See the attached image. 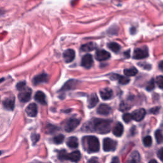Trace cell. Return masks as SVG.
Here are the masks:
<instances>
[{
  "instance_id": "obj_1",
  "label": "cell",
  "mask_w": 163,
  "mask_h": 163,
  "mask_svg": "<svg viewBox=\"0 0 163 163\" xmlns=\"http://www.w3.org/2000/svg\"><path fill=\"white\" fill-rule=\"evenodd\" d=\"M112 121L106 119H95L92 122V127L94 131L99 134H107L111 130Z\"/></svg>"
},
{
  "instance_id": "obj_2",
  "label": "cell",
  "mask_w": 163,
  "mask_h": 163,
  "mask_svg": "<svg viewBox=\"0 0 163 163\" xmlns=\"http://www.w3.org/2000/svg\"><path fill=\"white\" fill-rule=\"evenodd\" d=\"M87 150L89 152H97L100 150V142L98 139L94 136H86L83 138Z\"/></svg>"
},
{
  "instance_id": "obj_3",
  "label": "cell",
  "mask_w": 163,
  "mask_h": 163,
  "mask_svg": "<svg viewBox=\"0 0 163 163\" xmlns=\"http://www.w3.org/2000/svg\"><path fill=\"white\" fill-rule=\"evenodd\" d=\"M58 158L61 161L69 160L73 162H78L81 159V154L79 151H74L70 154H68L65 150H62L59 153Z\"/></svg>"
},
{
  "instance_id": "obj_4",
  "label": "cell",
  "mask_w": 163,
  "mask_h": 163,
  "mask_svg": "<svg viewBox=\"0 0 163 163\" xmlns=\"http://www.w3.org/2000/svg\"><path fill=\"white\" fill-rule=\"evenodd\" d=\"M149 56L148 49L146 46L143 47L137 48L134 50L133 58L135 59H142L144 58H146Z\"/></svg>"
},
{
  "instance_id": "obj_5",
  "label": "cell",
  "mask_w": 163,
  "mask_h": 163,
  "mask_svg": "<svg viewBox=\"0 0 163 163\" xmlns=\"http://www.w3.org/2000/svg\"><path fill=\"white\" fill-rule=\"evenodd\" d=\"M103 150L105 152L114 151L117 148V143L116 141L110 138H104L103 140Z\"/></svg>"
},
{
  "instance_id": "obj_6",
  "label": "cell",
  "mask_w": 163,
  "mask_h": 163,
  "mask_svg": "<svg viewBox=\"0 0 163 163\" xmlns=\"http://www.w3.org/2000/svg\"><path fill=\"white\" fill-rule=\"evenodd\" d=\"M80 120L77 119H69L65 126V129L66 132H72L75 130L80 124Z\"/></svg>"
},
{
  "instance_id": "obj_7",
  "label": "cell",
  "mask_w": 163,
  "mask_h": 163,
  "mask_svg": "<svg viewBox=\"0 0 163 163\" xmlns=\"http://www.w3.org/2000/svg\"><path fill=\"white\" fill-rule=\"evenodd\" d=\"M31 97V90L30 88L24 89L19 94V100L21 102L26 103L30 101Z\"/></svg>"
},
{
  "instance_id": "obj_8",
  "label": "cell",
  "mask_w": 163,
  "mask_h": 163,
  "mask_svg": "<svg viewBox=\"0 0 163 163\" xmlns=\"http://www.w3.org/2000/svg\"><path fill=\"white\" fill-rule=\"evenodd\" d=\"M145 115H146V111H145V110L143 108L136 110L135 111L131 113L133 119L136 122L142 120L144 119Z\"/></svg>"
},
{
  "instance_id": "obj_9",
  "label": "cell",
  "mask_w": 163,
  "mask_h": 163,
  "mask_svg": "<svg viewBox=\"0 0 163 163\" xmlns=\"http://www.w3.org/2000/svg\"><path fill=\"white\" fill-rule=\"evenodd\" d=\"M49 80V77L47 74L46 73H41L40 75H37L34 77L33 80V84L37 85H38L40 84H42V83H46L48 82Z\"/></svg>"
},
{
  "instance_id": "obj_10",
  "label": "cell",
  "mask_w": 163,
  "mask_h": 163,
  "mask_svg": "<svg viewBox=\"0 0 163 163\" xmlns=\"http://www.w3.org/2000/svg\"><path fill=\"white\" fill-rule=\"evenodd\" d=\"M81 65L83 67L87 69H89L92 67L93 65L92 56L91 54L85 55L82 59Z\"/></svg>"
},
{
  "instance_id": "obj_11",
  "label": "cell",
  "mask_w": 163,
  "mask_h": 163,
  "mask_svg": "<svg viewBox=\"0 0 163 163\" xmlns=\"http://www.w3.org/2000/svg\"><path fill=\"white\" fill-rule=\"evenodd\" d=\"M110 57V54L105 50H98L96 52V59L97 61H103L108 59Z\"/></svg>"
},
{
  "instance_id": "obj_12",
  "label": "cell",
  "mask_w": 163,
  "mask_h": 163,
  "mask_svg": "<svg viewBox=\"0 0 163 163\" xmlns=\"http://www.w3.org/2000/svg\"><path fill=\"white\" fill-rule=\"evenodd\" d=\"M75 57V52L72 49H68L64 52L63 53V59L66 62H72Z\"/></svg>"
},
{
  "instance_id": "obj_13",
  "label": "cell",
  "mask_w": 163,
  "mask_h": 163,
  "mask_svg": "<svg viewBox=\"0 0 163 163\" xmlns=\"http://www.w3.org/2000/svg\"><path fill=\"white\" fill-rule=\"evenodd\" d=\"M26 112L28 116L31 117H36L38 113V108L35 103H31L29 104V106L26 108Z\"/></svg>"
},
{
  "instance_id": "obj_14",
  "label": "cell",
  "mask_w": 163,
  "mask_h": 163,
  "mask_svg": "<svg viewBox=\"0 0 163 163\" xmlns=\"http://www.w3.org/2000/svg\"><path fill=\"white\" fill-rule=\"evenodd\" d=\"M140 160L141 158L139 153L138 151H134L128 158L126 163H139Z\"/></svg>"
},
{
  "instance_id": "obj_15",
  "label": "cell",
  "mask_w": 163,
  "mask_h": 163,
  "mask_svg": "<svg viewBox=\"0 0 163 163\" xmlns=\"http://www.w3.org/2000/svg\"><path fill=\"white\" fill-rule=\"evenodd\" d=\"M112 109L108 105L106 104H101L97 108V112L98 114L102 115H107L111 113Z\"/></svg>"
},
{
  "instance_id": "obj_16",
  "label": "cell",
  "mask_w": 163,
  "mask_h": 163,
  "mask_svg": "<svg viewBox=\"0 0 163 163\" xmlns=\"http://www.w3.org/2000/svg\"><path fill=\"white\" fill-rule=\"evenodd\" d=\"M3 107L8 110H13L15 107V100L14 98L9 97L5 99L3 102Z\"/></svg>"
},
{
  "instance_id": "obj_17",
  "label": "cell",
  "mask_w": 163,
  "mask_h": 163,
  "mask_svg": "<svg viewBox=\"0 0 163 163\" xmlns=\"http://www.w3.org/2000/svg\"><path fill=\"white\" fill-rule=\"evenodd\" d=\"M100 96L104 100H108L111 99L113 96V91L109 89V88H105L103 89L100 91Z\"/></svg>"
},
{
  "instance_id": "obj_18",
  "label": "cell",
  "mask_w": 163,
  "mask_h": 163,
  "mask_svg": "<svg viewBox=\"0 0 163 163\" xmlns=\"http://www.w3.org/2000/svg\"><path fill=\"white\" fill-rule=\"evenodd\" d=\"M112 80H117L119 83L121 85H126L129 82V78H127L126 77L121 76V75H119L117 74H113L112 75L111 77Z\"/></svg>"
},
{
  "instance_id": "obj_19",
  "label": "cell",
  "mask_w": 163,
  "mask_h": 163,
  "mask_svg": "<svg viewBox=\"0 0 163 163\" xmlns=\"http://www.w3.org/2000/svg\"><path fill=\"white\" fill-rule=\"evenodd\" d=\"M123 133H124V127L122 125L120 122H118V123L113 127V134L116 136L120 137L122 135Z\"/></svg>"
},
{
  "instance_id": "obj_20",
  "label": "cell",
  "mask_w": 163,
  "mask_h": 163,
  "mask_svg": "<svg viewBox=\"0 0 163 163\" xmlns=\"http://www.w3.org/2000/svg\"><path fill=\"white\" fill-rule=\"evenodd\" d=\"M34 99H35V100L37 102H38L40 104H44V105L46 104L45 94L42 91H38L36 93L35 96H34Z\"/></svg>"
},
{
  "instance_id": "obj_21",
  "label": "cell",
  "mask_w": 163,
  "mask_h": 163,
  "mask_svg": "<svg viewBox=\"0 0 163 163\" xmlns=\"http://www.w3.org/2000/svg\"><path fill=\"white\" fill-rule=\"evenodd\" d=\"M77 82L78 81L75 80H70L68 81L65 84V85L62 87L61 91L72 90V89H74L75 87H76V85H77Z\"/></svg>"
},
{
  "instance_id": "obj_22",
  "label": "cell",
  "mask_w": 163,
  "mask_h": 163,
  "mask_svg": "<svg viewBox=\"0 0 163 163\" xmlns=\"http://www.w3.org/2000/svg\"><path fill=\"white\" fill-rule=\"evenodd\" d=\"M68 146L71 149H75L78 147V141L76 137H70L68 139L66 142Z\"/></svg>"
},
{
  "instance_id": "obj_23",
  "label": "cell",
  "mask_w": 163,
  "mask_h": 163,
  "mask_svg": "<svg viewBox=\"0 0 163 163\" xmlns=\"http://www.w3.org/2000/svg\"><path fill=\"white\" fill-rule=\"evenodd\" d=\"M98 103V97L96 94H92L90 96L88 100V107L92 108L94 107Z\"/></svg>"
},
{
  "instance_id": "obj_24",
  "label": "cell",
  "mask_w": 163,
  "mask_h": 163,
  "mask_svg": "<svg viewBox=\"0 0 163 163\" xmlns=\"http://www.w3.org/2000/svg\"><path fill=\"white\" fill-rule=\"evenodd\" d=\"M96 47V45L94 43L90 42L83 45L81 47V50L83 52H90L94 50Z\"/></svg>"
},
{
  "instance_id": "obj_25",
  "label": "cell",
  "mask_w": 163,
  "mask_h": 163,
  "mask_svg": "<svg viewBox=\"0 0 163 163\" xmlns=\"http://www.w3.org/2000/svg\"><path fill=\"white\" fill-rule=\"evenodd\" d=\"M108 47L115 53H117L120 50V46L115 42H111L108 43Z\"/></svg>"
},
{
  "instance_id": "obj_26",
  "label": "cell",
  "mask_w": 163,
  "mask_h": 163,
  "mask_svg": "<svg viewBox=\"0 0 163 163\" xmlns=\"http://www.w3.org/2000/svg\"><path fill=\"white\" fill-rule=\"evenodd\" d=\"M124 74L127 77L135 76L138 73V70L135 68H131L129 69H126L124 70Z\"/></svg>"
},
{
  "instance_id": "obj_27",
  "label": "cell",
  "mask_w": 163,
  "mask_h": 163,
  "mask_svg": "<svg viewBox=\"0 0 163 163\" xmlns=\"http://www.w3.org/2000/svg\"><path fill=\"white\" fill-rule=\"evenodd\" d=\"M155 137L156 141L158 143L163 142V135L160 130H157L155 133Z\"/></svg>"
},
{
  "instance_id": "obj_28",
  "label": "cell",
  "mask_w": 163,
  "mask_h": 163,
  "mask_svg": "<svg viewBox=\"0 0 163 163\" xmlns=\"http://www.w3.org/2000/svg\"><path fill=\"white\" fill-rule=\"evenodd\" d=\"M64 139H65V136L61 134V135L54 136L53 138V141H54V143L56 144H61L63 142Z\"/></svg>"
},
{
  "instance_id": "obj_29",
  "label": "cell",
  "mask_w": 163,
  "mask_h": 163,
  "mask_svg": "<svg viewBox=\"0 0 163 163\" xmlns=\"http://www.w3.org/2000/svg\"><path fill=\"white\" fill-rule=\"evenodd\" d=\"M152 143V139L150 136H146L143 138V144L145 147H150L151 146Z\"/></svg>"
},
{
  "instance_id": "obj_30",
  "label": "cell",
  "mask_w": 163,
  "mask_h": 163,
  "mask_svg": "<svg viewBox=\"0 0 163 163\" xmlns=\"http://www.w3.org/2000/svg\"><path fill=\"white\" fill-rule=\"evenodd\" d=\"M154 88H155V81L154 79H152L148 83V85L146 87V89L148 91H152Z\"/></svg>"
},
{
  "instance_id": "obj_31",
  "label": "cell",
  "mask_w": 163,
  "mask_h": 163,
  "mask_svg": "<svg viewBox=\"0 0 163 163\" xmlns=\"http://www.w3.org/2000/svg\"><path fill=\"white\" fill-rule=\"evenodd\" d=\"M130 108H131V107L129 106V104L124 103V102H122L120 105V110L122 112L126 111V110H128Z\"/></svg>"
},
{
  "instance_id": "obj_32",
  "label": "cell",
  "mask_w": 163,
  "mask_h": 163,
  "mask_svg": "<svg viewBox=\"0 0 163 163\" xmlns=\"http://www.w3.org/2000/svg\"><path fill=\"white\" fill-rule=\"evenodd\" d=\"M156 84L161 89H163V76H159L156 78Z\"/></svg>"
},
{
  "instance_id": "obj_33",
  "label": "cell",
  "mask_w": 163,
  "mask_h": 163,
  "mask_svg": "<svg viewBox=\"0 0 163 163\" xmlns=\"http://www.w3.org/2000/svg\"><path fill=\"white\" fill-rule=\"evenodd\" d=\"M122 118H123V120L126 123H129V122L131 121V120H133L132 115L130 113H125Z\"/></svg>"
},
{
  "instance_id": "obj_34",
  "label": "cell",
  "mask_w": 163,
  "mask_h": 163,
  "mask_svg": "<svg viewBox=\"0 0 163 163\" xmlns=\"http://www.w3.org/2000/svg\"><path fill=\"white\" fill-rule=\"evenodd\" d=\"M25 88H26V82H21L17 84V89L19 91H22Z\"/></svg>"
},
{
  "instance_id": "obj_35",
  "label": "cell",
  "mask_w": 163,
  "mask_h": 163,
  "mask_svg": "<svg viewBox=\"0 0 163 163\" xmlns=\"http://www.w3.org/2000/svg\"><path fill=\"white\" fill-rule=\"evenodd\" d=\"M40 139V135H38V134H33L32 136H31V139H32V142H33V143L34 145L36 144L37 142H38Z\"/></svg>"
},
{
  "instance_id": "obj_36",
  "label": "cell",
  "mask_w": 163,
  "mask_h": 163,
  "mask_svg": "<svg viewBox=\"0 0 163 163\" xmlns=\"http://www.w3.org/2000/svg\"><path fill=\"white\" fill-rule=\"evenodd\" d=\"M138 65L139 66L145 69H150L151 68V65H149V64H147V63H145V62L139 63Z\"/></svg>"
},
{
  "instance_id": "obj_37",
  "label": "cell",
  "mask_w": 163,
  "mask_h": 163,
  "mask_svg": "<svg viewBox=\"0 0 163 163\" xmlns=\"http://www.w3.org/2000/svg\"><path fill=\"white\" fill-rule=\"evenodd\" d=\"M158 156L159 158L161 159V161L163 162V148L161 149L158 152Z\"/></svg>"
},
{
  "instance_id": "obj_38",
  "label": "cell",
  "mask_w": 163,
  "mask_h": 163,
  "mask_svg": "<svg viewBox=\"0 0 163 163\" xmlns=\"http://www.w3.org/2000/svg\"><path fill=\"white\" fill-rule=\"evenodd\" d=\"M159 108H158V107H155V108H154L150 109V113H152L156 114V113H158L159 112Z\"/></svg>"
},
{
  "instance_id": "obj_39",
  "label": "cell",
  "mask_w": 163,
  "mask_h": 163,
  "mask_svg": "<svg viewBox=\"0 0 163 163\" xmlns=\"http://www.w3.org/2000/svg\"><path fill=\"white\" fill-rule=\"evenodd\" d=\"M111 163H120L119 159V158H117V157H115V158H113L112 159V160Z\"/></svg>"
},
{
  "instance_id": "obj_40",
  "label": "cell",
  "mask_w": 163,
  "mask_h": 163,
  "mask_svg": "<svg viewBox=\"0 0 163 163\" xmlns=\"http://www.w3.org/2000/svg\"><path fill=\"white\" fill-rule=\"evenodd\" d=\"M88 163H99V162L97 161V159H96V158H92V159H91L89 161Z\"/></svg>"
},
{
  "instance_id": "obj_41",
  "label": "cell",
  "mask_w": 163,
  "mask_h": 163,
  "mask_svg": "<svg viewBox=\"0 0 163 163\" xmlns=\"http://www.w3.org/2000/svg\"><path fill=\"white\" fill-rule=\"evenodd\" d=\"M159 68L161 69V71L163 72V61H161L159 64Z\"/></svg>"
},
{
  "instance_id": "obj_42",
  "label": "cell",
  "mask_w": 163,
  "mask_h": 163,
  "mask_svg": "<svg viewBox=\"0 0 163 163\" xmlns=\"http://www.w3.org/2000/svg\"><path fill=\"white\" fill-rule=\"evenodd\" d=\"M124 54H125L126 57H129V50H128L127 52H126Z\"/></svg>"
},
{
  "instance_id": "obj_43",
  "label": "cell",
  "mask_w": 163,
  "mask_h": 163,
  "mask_svg": "<svg viewBox=\"0 0 163 163\" xmlns=\"http://www.w3.org/2000/svg\"><path fill=\"white\" fill-rule=\"evenodd\" d=\"M149 163H158V162H157V161H156L155 160L153 159V160H151V161H150Z\"/></svg>"
},
{
  "instance_id": "obj_44",
  "label": "cell",
  "mask_w": 163,
  "mask_h": 163,
  "mask_svg": "<svg viewBox=\"0 0 163 163\" xmlns=\"http://www.w3.org/2000/svg\"><path fill=\"white\" fill-rule=\"evenodd\" d=\"M1 153H2V152H0V154H1Z\"/></svg>"
}]
</instances>
